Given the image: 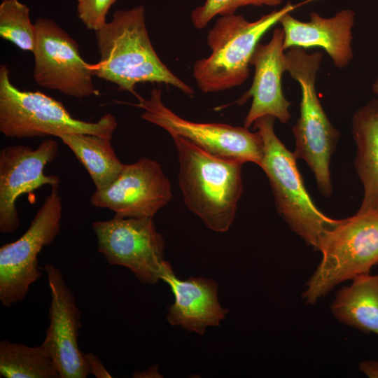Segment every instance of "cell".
<instances>
[{
	"label": "cell",
	"instance_id": "cell-21",
	"mask_svg": "<svg viewBox=\"0 0 378 378\" xmlns=\"http://www.w3.org/2000/svg\"><path fill=\"white\" fill-rule=\"evenodd\" d=\"M0 377L60 378L54 361L41 344L29 346L6 340L0 342Z\"/></svg>",
	"mask_w": 378,
	"mask_h": 378
},
{
	"label": "cell",
	"instance_id": "cell-13",
	"mask_svg": "<svg viewBox=\"0 0 378 378\" xmlns=\"http://www.w3.org/2000/svg\"><path fill=\"white\" fill-rule=\"evenodd\" d=\"M55 140H43L34 149L24 145H11L0 150V232H14L20 225L16 201L45 186H59V177L46 175L44 168L58 154Z\"/></svg>",
	"mask_w": 378,
	"mask_h": 378
},
{
	"label": "cell",
	"instance_id": "cell-6",
	"mask_svg": "<svg viewBox=\"0 0 378 378\" xmlns=\"http://www.w3.org/2000/svg\"><path fill=\"white\" fill-rule=\"evenodd\" d=\"M115 117L106 113L96 122L74 118L60 102L39 92L22 91L10 81V70L0 67V132L8 138H34L88 134L112 139Z\"/></svg>",
	"mask_w": 378,
	"mask_h": 378
},
{
	"label": "cell",
	"instance_id": "cell-12",
	"mask_svg": "<svg viewBox=\"0 0 378 378\" xmlns=\"http://www.w3.org/2000/svg\"><path fill=\"white\" fill-rule=\"evenodd\" d=\"M172 197L171 183L161 165L155 160L142 158L124 164L113 182L95 190L90 202L94 207L112 211L118 217L153 218Z\"/></svg>",
	"mask_w": 378,
	"mask_h": 378
},
{
	"label": "cell",
	"instance_id": "cell-14",
	"mask_svg": "<svg viewBox=\"0 0 378 378\" xmlns=\"http://www.w3.org/2000/svg\"><path fill=\"white\" fill-rule=\"evenodd\" d=\"M50 291V323L41 344L54 361L60 378H86L90 373L78 345L81 312L61 270L45 265Z\"/></svg>",
	"mask_w": 378,
	"mask_h": 378
},
{
	"label": "cell",
	"instance_id": "cell-10",
	"mask_svg": "<svg viewBox=\"0 0 378 378\" xmlns=\"http://www.w3.org/2000/svg\"><path fill=\"white\" fill-rule=\"evenodd\" d=\"M97 251L106 262L130 270L142 284L160 280L165 241L153 218L115 216L92 224Z\"/></svg>",
	"mask_w": 378,
	"mask_h": 378
},
{
	"label": "cell",
	"instance_id": "cell-4",
	"mask_svg": "<svg viewBox=\"0 0 378 378\" xmlns=\"http://www.w3.org/2000/svg\"><path fill=\"white\" fill-rule=\"evenodd\" d=\"M274 121V117L265 116L253 124L262 140L260 167L269 180L279 214L307 245L318 251L326 233L340 220L326 216L316 207L304 187L297 158L275 134Z\"/></svg>",
	"mask_w": 378,
	"mask_h": 378
},
{
	"label": "cell",
	"instance_id": "cell-8",
	"mask_svg": "<svg viewBox=\"0 0 378 378\" xmlns=\"http://www.w3.org/2000/svg\"><path fill=\"white\" fill-rule=\"evenodd\" d=\"M138 103L131 105L143 110L141 117L167 131L186 139L214 156L259 167L263 157L262 140L258 131L224 123L196 122L186 120L162 102V90L153 88L148 98L139 94Z\"/></svg>",
	"mask_w": 378,
	"mask_h": 378
},
{
	"label": "cell",
	"instance_id": "cell-26",
	"mask_svg": "<svg viewBox=\"0 0 378 378\" xmlns=\"http://www.w3.org/2000/svg\"><path fill=\"white\" fill-rule=\"evenodd\" d=\"M372 88L373 93L377 97L378 99V77L374 81Z\"/></svg>",
	"mask_w": 378,
	"mask_h": 378
},
{
	"label": "cell",
	"instance_id": "cell-16",
	"mask_svg": "<svg viewBox=\"0 0 378 378\" xmlns=\"http://www.w3.org/2000/svg\"><path fill=\"white\" fill-rule=\"evenodd\" d=\"M354 22V11L343 9L331 18L312 12L308 22L300 21L289 13L279 23L284 31L285 50L293 47L321 48L330 57L335 66L343 69L354 57L351 43Z\"/></svg>",
	"mask_w": 378,
	"mask_h": 378
},
{
	"label": "cell",
	"instance_id": "cell-3",
	"mask_svg": "<svg viewBox=\"0 0 378 378\" xmlns=\"http://www.w3.org/2000/svg\"><path fill=\"white\" fill-rule=\"evenodd\" d=\"M312 1L288 3L253 22L241 15L221 16L207 34L210 55L193 65L192 76L198 88L204 93L216 92L243 84L249 76L251 57L264 34L286 14Z\"/></svg>",
	"mask_w": 378,
	"mask_h": 378
},
{
	"label": "cell",
	"instance_id": "cell-20",
	"mask_svg": "<svg viewBox=\"0 0 378 378\" xmlns=\"http://www.w3.org/2000/svg\"><path fill=\"white\" fill-rule=\"evenodd\" d=\"M58 137L85 168L96 190L109 186L121 172L124 164L115 154L110 139L88 134H65Z\"/></svg>",
	"mask_w": 378,
	"mask_h": 378
},
{
	"label": "cell",
	"instance_id": "cell-2",
	"mask_svg": "<svg viewBox=\"0 0 378 378\" xmlns=\"http://www.w3.org/2000/svg\"><path fill=\"white\" fill-rule=\"evenodd\" d=\"M170 136L178 155V181L186 206L209 229L227 231L242 193L243 163L214 156L186 139Z\"/></svg>",
	"mask_w": 378,
	"mask_h": 378
},
{
	"label": "cell",
	"instance_id": "cell-23",
	"mask_svg": "<svg viewBox=\"0 0 378 378\" xmlns=\"http://www.w3.org/2000/svg\"><path fill=\"white\" fill-rule=\"evenodd\" d=\"M283 0H206L202 6L196 8L191 13V21L195 27L203 29L216 15L234 14L240 7L246 6H276Z\"/></svg>",
	"mask_w": 378,
	"mask_h": 378
},
{
	"label": "cell",
	"instance_id": "cell-25",
	"mask_svg": "<svg viewBox=\"0 0 378 378\" xmlns=\"http://www.w3.org/2000/svg\"><path fill=\"white\" fill-rule=\"evenodd\" d=\"M84 356L90 374L97 378L112 377L111 374L97 356L90 352L84 354Z\"/></svg>",
	"mask_w": 378,
	"mask_h": 378
},
{
	"label": "cell",
	"instance_id": "cell-11",
	"mask_svg": "<svg viewBox=\"0 0 378 378\" xmlns=\"http://www.w3.org/2000/svg\"><path fill=\"white\" fill-rule=\"evenodd\" d=\"M33 77L41 88L77 99L99 95L92 64L82 58L77 42L55 21L37 19Z\"/></svg>",
	"mask_w": 378,
	"mask_h": 378
},
{
	"label": "cell",
	"instance_id": "cell-22",
	"mask_svg": "<svg viewBox=\"0 0 378 378\" xmlns=\"http://www.w3.org/2000/svg\"><path fill=\"white\" fill-rule=\"evenodd\" d=\"M0 36L18 48L33 52L36 28L31 22L29 9L18 0H3L0 4Z\"/></svg>",
	"mask_w": 378,
	"mask_h": 378
},
{
	"label": "cell",
	"instance_id": "cell-19",
	"mask_svg": "<svg viewBox=\"0 0 378 378\" xmlns=\"http://www.w3.org/2000/svg\"><path fill=\"white\" fill-rule=\"evenodd\" d=\"M330 310L340 323L378 335V274L354 277L336 293Z\"/></svg>",
	"mask_w": 378,
	"mask_h": 378
},
{
	"label": "cell",
	"instance_id": "cell-15",
	"mask_svg": "<svg viewBox=\"0 0 378 378\" xmlns=\"http://www.w3.org/2000/svg\"><path fill=\"white\" fill-rule=\"evenodd\" d=\"M284 38L282 28H275L270 41L266 44L258 43L251 57L250 65L254 67L253 83L238 101L241 104L252 98L244 120L246 128L265 116L274 117L283 124L291 118L288 109L291 103L285 97L281 85L282 74L286 71Z\"/></svg>",
	"mask_w": 378,
	"mask_h": 378
},
{
	"label": "cell",
	"instance_id": "cell-24",
	"mask_svg": "<svg viewBox=\"0 0 378 378\" xmlns=\"http://www.w3.org/2000/svg\"><path fill=\"white\" fill-rule=\"evenodd\" d=\"M116 0H77V15L89 30L99 29L106 23L108 10Z\"/></svg>",
	"mask_w": 378,
	"mask_h": 378
},
{
	"label": "cell",
	"instance_id": "cell-1",
	"mask_svg": "<svg viewBox=\"0 0 378 378\" xmlns=\"http://www.w3.org/2000/svg\"><path fill=\"white\" fill-rule=\"evenodd\" d=\"M100 60L92 64L93 76L115 84L136 97L140 83L173 85L192 97L193 89L174 74L155 51L146 27L145 8L117 10L94 31Z\"/></svg>",
	"mask_w": 378,
	"mask_h": 378
},
{
	"label": "cell",
	"instance_id": "cell-7",
	"mask_svg": "<svg viewBox=\"0 0 378 378\" xmlns=\"http://www.w3.org/2000/svg\"><path fill=\"white\" fill-rule=\"evenodd\" d=\"M321 260L309 279L302 298L314 304L336 286L370 273L378 264V213L358 212L329 230L318 250Z\"/></svg>",
	"mask_w": 378,
	"mask_h": 378
},
{
	"label": "cell",
	"instance_id": "cell-5",
	"mask_svg": "<svg viewBox=\"0 0 378 378\" xmlns=\"http://www.w3.org/2000/svg\"><path fill=\"white\" fill-rule=\"evenodd\" d=\"M285 55L286 71L301 90L300 116L292 127L295 146L293 153L308 164L321 195L330 197L332 191L330 164L340 134L329 120L316 90L323 55L310 54L297 47L288 49Z\"/></svg>",
	"mask_w": 378,
	"mask_h": 378
},
{
	"label": "cell",
	"instance_id": "cell-18",
	"mask_svg": "<svg viewBox=\"0 0 378 378\" xmlns=\"http://www.w3.org/2000/svg\"><path fill=\"white\" fill-rule=\"evenodd\" d=\"M352 136L356 146L355 167L363 197L358 212L378 213V99L371 100L354 114Z\"/></svg>",
	"mask_w": 378,
	"mask_h": 378
},
{
	"label": "cell",
	"instance_id": "cell-17",
	"mask_svg": "<svg viewBox=\"0 0 378 378\" xmlns=\"http://www.w3.org/2000/svg\"><path fill=\"white\" fill-rule=\"evenodd\" d=\"M160 279L167 283L174 295L167 320L172 326L202 335L208 326H218L228 310L223 308L217 295L218 285L211 279L190 277L181 280L176 276L171 265L162 263Z\"/></svg>",
	"mask_w": 378,
	"mask_h": 378
},
{
	"label": "cell",
	"instance_id": "cell-9",
	"mask_svg": "<svg viewBox=\"0 0 378 378\" xmlns=\"http://www.w3.org/2000/svg\"><path fill=\"white\" fill-rule=\"evenodd\" d=\"M58 186L51 187L26 232L0 248V301L6 307L22 302L30 286L41 276L38 255L60 231L62 205Z\"/></svg>",
	"mask_w": 378,
	"mask_h": 378
}]
</instances>
